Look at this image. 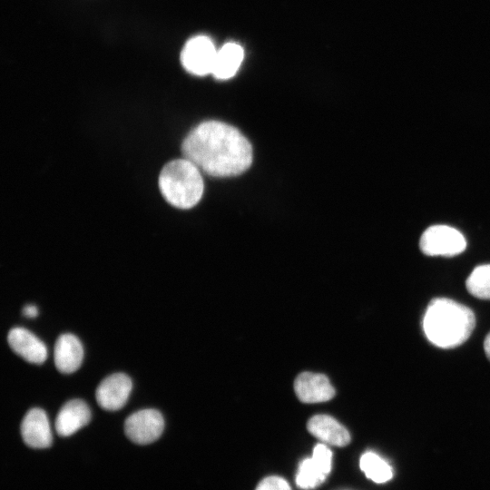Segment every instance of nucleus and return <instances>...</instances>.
<instances>
[{
  "mask_svg": "<svg viewBox=\"0 0 490 490\" xmlns=\"http://www.w3.org/2000/svg\"><path fill=\"white\" fill-rule=\"evenodd\" d=\"M184 157L215 177L244 172L252 162V147L235 127L218 121L200 123L185 137Z\"/></svg>",
  "mask_w": 490,
  "mask_h": 490,
  "instance_id": "f257e3e1",
  "label": "nucleus"
},
{
  "mask_svg": "<svg viewBox=\"0 0 490 490\" xmlns=\"http://www.w3.org/2000/svg\"><path fill=\"white\" fill-rule=\"evenodd\" d=\"M475 326L474 312L446 298L433 299L425 312L423 329L427 339L442 348H453L468 339Z\"/></svg>",
  "mask_w": 490,
  "mask_h": 490,
  "instance_id": "f03ea898",
  "label": "nucleus"
},
{
  "mask_svg": "<svg viewBox=\"0 0 490 490\" xmlns=\"http://www.w3.org/2000/svg\"><path fill=\"white\" fill-rule=\"evenodd\" d=\"M159 187L164 199L179 209L194 207L204 191L200 169L186 158L164 165L159 176Z\"/></svg>",
  "mask_w": 490,
  "mask_h": 490,
  "instance_id": "7ed1b4c3",
  "label": "nucleus"
},
{
  "mask_svg": "<svg viewBox=\"0 0 490 490\" xmlns=\"http://www.w3.org/2000/svg\"><path fill=\"white\" fill-rule=\"evenodd\" d=\"M466 241L456 229L446 225H433L421 235L419 248L429 256L452 257L466 250Z\"/></svg>",
  "mask_w": 490,
  "mask_h": 490,
  "instance_id": "20e7f679",
  "label": "nucleus"
},
{
  "mask_svg": "<svg viewBox=\"0 0 490 490\" xmlns=\"http://www.w3.org/2000/svg\"><path fill=\"white\" fill-rule=\"evenodd\" d=\"M332 467V452L324 444H318L311 457L305 458L299 466L297 485L303 490L319 486L327 479Z\"/></svg>",
  "mask_w": 490,
  "mask_h": 490,
  "instance_id": "39448f33",
  "label": "nucleus"
},
{
  "mask_svg": "<svg viewBox=\"0 0 490 490\" xmlns=\"http://www.w3.org/2000/svg\"><path fill=\"white\" fill-rule=\"evenodd\" d=\"M217 51L208 36H194L182 48L181 64L188 73L197 76L211 74Z\"/></svg>",
  "mask_w": 490,
  "mask_h": 490,
  "instance_id": "423d86ee",
  "label": "nucleus"
},
{
  "mask_svg": "<svg viewBox=\"0 0 490 490\" xmlns=\"http://www.w3.org/2000/svg\"><path fill=\"white\" fill-rule=\"evenodd\" d=\"M164 428L162 415L156 409H142L130 415L124 423L127 437L135 444L148 445L157 440Z\"/></svg>",
  "mask_w": 490,
  "mask_h": 490,
  "instance_id": "0eeeda50",
  "label": "nucleus"
},
{
  "mask_svg": "<svg viewBox=\"0 0 490 490\" xmlns=\"http://www.w3.org/2000/svg\"><path fill=\"white\" fill-rule=\"evenodd\" d=\"M132 388L129 376L115 373L106 377L97 387L95 397L100 407L115 411L126 404Z\"/></svg>",
  "mask_w": 490,
  "mask_h": 490,
  "instance_id": "6e6552de",
  "label": "nucleus"
},
{
  "mask_svg": "<svg viewBox=\"0 0 490 490\" xmlns=\"http://www.w3.org/2000/svg\"><path fill=\"white\" fill-rule=\"evenodd\" d=\"M294 389L299 399L304 403L325 402L335 396V389L328 378L311 372L299 374L295 379Z\"/></svg>",
  "mask_w": 490,
  "mask_h": 490,
  "instance_id": "1a4fd4ad",
  "label": "nucleus"
},
{
  "mask_svg": "<svg viewBox=\"0 0 490 490\" xmlns=\"http://www.w3.org/2000/svg\"><path fill=\"white\" fill-rule=\"evenodd\" d=\"M24 442L32 448H46L52 444V433L46 413L41 408H32L21 423Z\"/></svg>",
  "mask_w": 490,
  "mask_h": 490,
  "instance_id": "9d476101",
  "label": "nucleus"
},
{
  "mask_svg": "<svg viewBox=\"0 0 490 490\" xmlns=\"http://www.w3.org/2000/svg\"><path fill=\"white\" fill-rule=\"evenodd\" d=\"M7 341L11 349L29 363L42 364L47 358L45 345L26 328H13L8 333Z\"/></svg>",
  "mask_w": 490,
  "mask_h": 490,
  "instance_id": "9b49d317",
  "label": "nucleus"
},
{
  "mask_svg": "<svg viewBox=\"0 0 490 490\" xmlns=\"http://www.w3.org/2000/svg\"><path fill=\"white\" fill-rule=\"evenodd\" d=\"M91 420V410L88 405L81 399H72L66 402L59 410L54 426L61 436L74 434Z\"/></svg>",
  "mask_w": 490,
  "mask_h": 490,
  "instance_id": "f8f14e48",
  "label": "nucleus"
},
{
  "mask_svg": "<svg viewBox=\"0 0 490 490\" xmlns=\"http://www.w3.org/2000/svg\"><path fill=\"white\" fill-rule=\"evenodd\" d=\"M83 348L78 338L73 334H62L56 340L54 359L56 368L64 374L76 371L83 361Z\"/></svg>",
  "mask_w": 490,
  "mask_h": 490,
  "instance_id": "ddd939ff",
  "label": "nucleus"
},
{
  "mask_svg": "<svg viewBox=\"0 0 490 490\" xmlns=\"http://www.w3.org/2000/svg\"><path fill=\"white\" fill-rule=\"evenodd\" d=\"M307 428L312 436L332 446H345L350 442L347 428L328 415L312 416L308 421Z\"/></svg>",
  "mask_w": 490,
  "mask_h": 490,
  "instance_id": "4468645a",
  "label": "nucleus"
},
{
  "mask_svg": "<svg viewBox=\"0 0 490 490\" xmlns=\"http://www.w3.org/2000/svg\"><path fill=\"white\" fill-rule=\"evenodd\" d=\"M244 56L242 47L237 43H227L217 51L211 74L219 80L235 75Z\"/></svg>",
  "mask_w": 490,
  "mask_h": 490,
  "instance_id": "2eb2a0df",
  "label": "nucleus"
},
{
  "mask_svg": "<svg viewBox=\"0 0 490 490\" xmlns=\"http://www.w3.org/2000/svg\"><path fill=\"white\" fill-rule=\"evenodd\" d=\"M359 466L366 476L375 483L383 484L393 477L391 466L374 452L364 453L360 457Z\"/></svg>",
  "mask_w": 490,
  "mask_h": 490,
  "instance_id": "dca6fc26",
  "label": "nucleus"
},
{
  "mask_svg": "<svg viewBox=\"0 0 490 490\" xmlns=\"http://www.w3.org/2000/svg\"><path fill=\"white\" fill-rule=\"evenodd\" d=\"M466 287L474 297L490 299V264L475 267L466 279Z\"/></svg>",
  "mask_w": 490,
  "mask_h": 490,
  "instance_id": "f3484780",
  "label": "nucleus"
},
{
  "mask_svg": "<svg viewBox=\"0 0 490 490\" xmlns=\"http://www.w3.org/2000/svg\"><path fill=\"white\" fill-rule=\"evenodd\" d=\"M255 490H291V488L284 478L271 475L262 479Z\"/></svg>",
  "mask_w": 490,
  "mask_h": 490,
  "instance_id": "a211bd4d",
  "label": "nucleus"
},
{
  "mask_svg": "<svg viewBox=\"0 0 490 490\" xmlns=\"http://www.w3.org/2000/svg\"><path fill=\"white\" fill-rule=\"evenodd\" d=\"M23 314L27 318H35L38 315V309L34 305H26L23 309Z\"/></svg>",
  "mask_w": 490,
  "mask_h": 490,
  "instance_id": "6ab92c4d",
  "label": "nucleus"
},
{
  "mask_svg": "<svg viewBox=\"0 0 490 490\" xmlns=\"http://www.w3.org/2000/svg\"><path fill=\"white\" fill-rule=\"evenodd\" d=\"M484 349L487 358L490 360V332L486 335L485 338Z\"/></svg>",
  "mask_w": 490,
  "mask_h": 490,
  "instance_id": "aec40b11",
  "label": "nucleus"
}]
</instances>
